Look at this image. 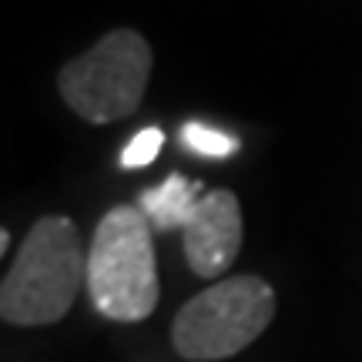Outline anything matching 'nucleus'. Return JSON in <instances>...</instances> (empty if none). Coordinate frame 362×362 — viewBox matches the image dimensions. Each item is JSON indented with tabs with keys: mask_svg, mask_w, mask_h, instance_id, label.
<instances>
[{
	"mask_svg": "<svg viewBox=\"0 0 362 362\" xmlns=\"http://www.w3.org/2000/svg\"><path fill=\"white\" fill-rule=\"evenodd\" d=\"M81 285H88V252L67 215H44L30 225L0 282V315L7 325L61 322Z\"/></svg>",
	"mask_w": 362,
	"mask_h": 362,
	"instance_id": "f257e3e1",
	"label": "nucleus"
},
{
	"mask_svg": "<svg viewBox=\"0 0 362 362\" xmlns=\"http://www.w3.org/2000/svg\"><path fill=\"white\" fill-rule=\"evenodd\" d=\"M151 221L138 205H115L88 245V296L111 322H144L158 309Z\"/></svg>",
	"mask_w": 362,
	"mask_h": 362,
	"instance_id": "f03ea898",
	"label": "nucleus"
},
{
	"mask_svg": "<svg viewBox=\"0 0 362 362\" xmlns=\"http://www.w3.org/2000/svg\"><path fill=\"white\" fill-rule=\"evenodd\" d=\"M275 319V288L259 275H232L188 298L171 322V346L188 362L232 359Z\"/></svg>",
	"mask_w": 362,
	"mask_h": 362,
	"instance_id": "7ed1b4c3",
	"label": "nucleus"
},
{
	"mask_svg": "<svg viewBox=\"0 0 362 362\" xmlns=\"http://www.w3.org/2000/svg\"><path fill=\"white\" fill-rule=\"evenodd\" d=\"M151 64L155 57L144 34L115 27L57 71V90L78 117L90 124H111L141 107Z\"/></svg>",
	"mask_w": 362,
	"mask_h": 362,
	"instance_id": "20e7f679",
	"label": "nucleus"
},
{
	"mask_svg": "<svg viewBox=\"0 0 362 362\" xmlns=\"http://www.w3.org/2000/svg\"><path fill=\"white\" fill-rule=\"evenodd\" d=\"M242 205L235 192L228 188H211L205 192L202 205L194 208L188 225L181 228V245L185 262L198 279H218L228 272L242 252Z\"/></svg>",
	"mask_w": 362,
	"mask_h": 362,
	"instance_id": "39448f33",
	"label": "nucleus"
},
{
	"mask_svg": "<svg viewBox=\"0 0 362 362\" xmlns=\"http://www.w3.org/2000/svg\"><path fill=\"white\" fill-rule=\"evenodd\" d=\"M202 188H205L202 181H192L178 171H171L161 185L144 188L138 208L148 215L155 232H175V228H185L188 218L194 215V208L202 205V198H205Z\"/></svg>",
	"mask_w": 362,
	"mask_h": 362,
	"instance_id": "423d86ee",
	"label": "nucleus"
},
{
	"mask_svg": "<svg viewBox=\"0 0 362 362\" xmlns=\"http://www.w3.org/2000/svg\"><path fill=\"white\" fill-rule=\"evenodd\" d=\"M181 141L188 144L194 155H205V158H228L238 151V138L208 128V124H198V121H188L181 128Z\"/></svg>",
	"mask_w": 362,
	"mask_h": 362,
	"instance_id": "0eeeda50",
	"label": "nucleus"
},
{
	"mask_svg": "<svg viewBox=\"0 0 362 362\" xmlns=\"http://www.w3.org/2000/svg\"><path fill=\"white\" fill-rule=\"evenodd\" d=\"M161 144H165V134H161V128H144L138 131L134 138L128 141V148L121 151V168H144V165H151L158 158V151H161Z\"/></svg>",
	"mask_w": 362,
	"mask_h": 362,
	"instance_id": "6e6552de",
	"label": "nucleus"
},
{
	"mask_svg": "<svg viewBox=\"0 0 362 362\" xmlns=\"http://www.w3.org/2000/svg\"><path fill=\"white\" fill-rule=\"evenodd\" d=\"M7 245H11V235H7V228L0 232V252H7Z\"/></svg>",
	"mask_w": 362,
	"mask_h": 362,
	"instance_id": "1a4fd4ad",
	"label": "nucleus"
}]
</instances>
